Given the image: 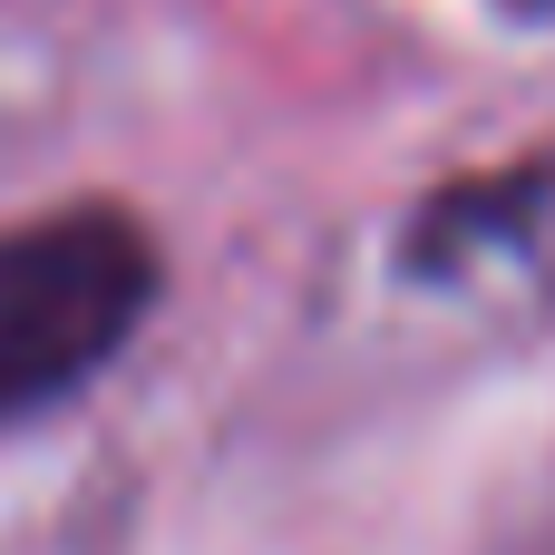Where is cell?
<instances>
[{
    "mask_svg": "<svg viewBox=\"0 0 555 555\" xmlns=\"http://www.w3.org/2000/svg\"><path fill=\"white\" fill-rule=\"evenodd\" d=\"M166 254L137 205L78 195L0 224V429L78 400L156 312Z\"/></svg>",
    "mask_w": 555,
    "mask_h": 555,
    "instance_id": "1",
    "label": "cell"
},
{
    "mask_svg": "<svg viewBox=\"0 0 555 555\" xmlns=\"http://www.w3.org/2000/svg\"><path fill=\"white\" fill-rule=\"evenodd\" d=\"M498 10H517V20H555V0H498Z\"/></svg>",
    "mask_w": 555,
    "mask_h": 555,
    "instance_id": "2",
    "label": "cell"
}]
</instances>
